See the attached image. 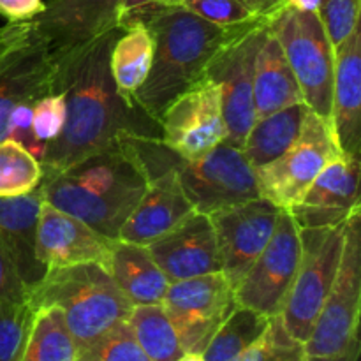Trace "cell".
Segmentation results:
<instances>
[{"label":"cell","mask_w":361,"mask_h":361,"mask_svg":"<svg viewBox=\"0 0 361 361\" xmlns=\"http://www.w3.org/2000/svg\"><path fill=\"white\" fill-rule=\"evenodd\" d=\"M122 28H113L55 63V92L66 97V123L46 145L42 178L56 175L81 159L113 147L122 134L161 137V127L118 94L109 56Z\"/></svg>","instance_id":"6da1fadb"},{"label":"cell","mask_w":361,"mask_h":361,"mask_svg":"<svg viewBox=\"0 0 361 361\" xmlns=\"http://www.w3.org/2000/svg\"><path fill=\"white\" fill-rule=\"evenodd\" d=\"M254 21L221 27L183 6L159 11L145 23L154 39V60L147 80L134 94V104L155 123L161 122L166 108L203 80L219 49Z\"/></svg>","instance_id":"7a4b0ae2"},{"label":"cell","mask_w":361,"mask_h":361,"mask_svg":"<svg viewBox=\"0 0 361 361\" xmlns=\"http://www.w3.org/2000/svg\"><path fill=\"white\" fill-rule=\"evenodd\" d=\"M148 185L129 148L113 147L74 162L63 171L42 178V201L80 219L101 235L118 240L120 228Z\"/></svg>","instance_id":"3957f363"},{"label":"cell","mask_w":361,"mask_h":361,"mask_svg":"<svg viewBox=\"0 0 361 361\" xmlns=\"http://www.w3.org/2000/svg\"><path fill=\"white\" fill-rule=\"evenodd\" d=\"M28 302L35 310L41 307L62 310L78 351L127 321L134 307L108 270L95 263L48 270L30 291Z\"/></svg>","instance_id":"277c9868"},{"label":"cell","mask_w":361,"mask_h":361,"mask_svg":"<svg viewBox=\"0 0 361 361\" xmlns=\"http://www.w3.org/2000/svg\"><path fill=\"white\" fill-rule=\"evenodd\" d=\"M267 20L295 73L307 108L330 120L335 48L319 16L316 13L281 7Z\"/></svg>","instance_id":"5b68a950"},{"label":"cell","mask_w":361,"mask_h":361,"mask_svg":"<svg viewBox=\"0 0 361 361\" xmlns=\"http://www.w3.org/2000/svg\"><path fill=\"white\" fill-rule=\"evenodd\" d=\"M361 208L345 222L337 277L305 342L309 356H337L360 341Z\"/></svg>","instance_id":"8992f818"},{"label":"cell","mask_w":361,"mask_h":361,"mask_svg":"<svg viewBox=\"0 0 361 361\" xmlns=\"http://www.w3.org/2000/svg\"><path fill=\"white\" fill-rule=\"evenodd\" d=\"M345 222L348 221L328 228L300 229L302 256L281 319L289 334L303 344L310 337L324 300L337 277Z\"/></svg>","instance_id":"52a82bcc"},{"label":"cell","mask_w":361,"mask_h":361,"mask_svg":"<svg viewBox=\"0 0 361 361\" xmlns=\"http://www.w3.org/2000/svg\"><path fill=\"white\" fill-rule=\"evenodd\" d=\"M342 152L328 118L309 109L298 140L270 164L256 169L259 197L289 210L321 171Z\"/></svg>","instance_id":"ba28073f"},{"label":"cell","mask_w":361,"mask_h":361,"mask_svg":"<svg viewBox=\"0 0 361 361\" xmlns=\"http://www.w3.org/2000/svg\"><path fill=\"white\" fill-rule=\"evenodd\" d=\"M268 32V20L254 21L219 49L204 76L219 85L226 122V141L242 148L247 133L256 120L254 113V69L256 56Z\"/></svg>","instance_id":"9c48e42d"},{"label":"cell","mask_w":361,"mask_h":361,"mask_svg":"<svg viewBox=\"0 0 361 361\" xmlns=\"http://www.w3.org/2000/svg\"><path fill=\"white\" fill-rule=\"evenodd\" d=\"M176 178L194 212L212 215L231 204L259 197L256 171L242 148L221 143L197 159L178 157Z\"/></svg>","instance_id":"30bf717a"},{"label":"cell","mask_w":361,"mask_h":361,"mask_svg":"<svg viewBox=\"0 0 361 361\" xmlns=\"http://www.w3.org/2000/svg\"><path fill=\"white\" fill-rule=\"evenodd\" d=\"M161 305L183 351L203 355L210 338L236 307L235 288L222 271L173 281Z\"/></svg>","instance_id":"8fae6325"},{"label":"cell","mask_w":361,"mask_h":361,"mask_svg":"<svg viewBox=\"0 0 361 361\" xmlns=\"http://www.w3.org/2000/svg\"><path fill=\"white\" fill-rule=\"evenodd\" d=\"M300 256V228L291 214L282 210L268 245L235 288L236 305L267 317L281 316L298 271Z\"/></svg>","instance_id":"7c38bea8"},{"label":"cell","mask_w":361,"mask_h":361,"mask_svg":"<svg viewBox=\"0 0 361 361\" xmlns=\"http://www.w3.org/2000/svg\"><path fill=\"white\" fill-rule=\"evenodd\" d=\"M159 127L162 143L183 159H197L224 143L228 130L219 85L204 76L166 108Z\"/></svg>","instance_id":"4fadbf2b"},{"label":"cell","mask_w":361,"mask_h":361,"mask_svg":"<svg viewBox=\"0 0 361 361\" xmlns=\"http://www.w3.org/2000/svg\"><path fill=\"white\" fill-rule=\"evenodd\" d=\"M281 212L264 197H254L208 215L214 226L221 271L233 288L268 245Z\"/></svg>","instance_id":"5bb4252c"},{"label":"cell","mask_w":361,"mask_h":361,"mask_svg":"<svg viewBox=\"0 0 361 361\" xmlns=\"http://www.w3.org/2000/svg\"><path fill=\"white\" fill-rule=\"evenodd\" d=\"M120 0H49L30 21L55 63L118 27Z\"/></svg>","instance_id":"9a60e30c"},{"label":"cell","mask_w":361,"mask_h":361,"mask_svg":"<svg viewBox=\"0 0 361 361\" xmlns=\"http://www.w3.org/2000/svg\"><path fill=\"white\" fill-rule=\"evenodd\" d=\"M115 240L101 235L80 219L42 201L37 217L35 254L46 270L101 264L108 267L109 252Z\"/></svg>","instance_id":"2e32d148"},{"label":"cell","mask_w":361,"mask_h":361,"mask_svg":"<svg viewBox=\"0 0 361 361\" xmlns=\"http://www.w3.org/2000/svg\"><path fill=\"white\" fill-rule=\"evenodd\" d=\"M360 208V159L341 154L288 212L305 229L341 224Z\"/></svg>","instance_id":"e0dca14e"},{"label":"cell","mask_w":361,"mask_h":361,"mask_svg":"<svg viewBox=\"0 0 361 361\" xmlns=\"http://www.w3.org/2000/svg\"><path fill=\"white\" fill-rule=\"evenodd\" d=\"M147 249L169 282L221 271L214 226L204 214L194 212Z\"/></svg>","instance_id":"ac0fdd59"},{"label":"cell","mask_w":361,"mask_h":361,"mask_svg":"<svg viewBox=\"0 0 361 361\" xmlns=\"http://www.w3.org/2000/svg\"><path fill=\"white\" fill-rule=\"evenodd\" d=\"M55 62L34 30L0 59V141L6 140L7 120L18 104L55 92Z\"/></svg>","instance_id":"d6986e66"},{"label":"cell","mask_w":361,"mask_h":361,"mask_svg":"<svg viewBox=\"0 0 361 361\" xmlns=\"http://www.w3.org/2000/svg\"><path fill=\"white\" fill-rule=\"evenodd\" d=\"M192 214V204L171 169L148 182L141 200L120 228L118 240L147 247Z\"/></svg>","instance_id":"ffe728a7"},{"label":"cell","mask_w":361,"mask_h":361,"mask_svg":"<svg viewBox=\"0 0 361 361\" xmlns=\"http://www.w3.org/2000/svg\"><path fill=\"white\" fill-rule=\"evenodd\" d=\"M331 127L342 154L361 152V34L360 25L335 48Z\"/></svg>","instance_id":"44dd1931"},{"label":"cell","mask_w":361,"mask_h":361,"mask_svg":"<svg viewBox=\"0 0 361 361\" xmlns=\"http://www.w3.org/2000/svg\"><path fill=\"white\" fill-rule=\"evenodd\" d=\"M42 196L37 189L18 197H0V243L9 254L30 295L44 279L46 268L35 254L37 217Z\"/></svg>","instance_id":"7402d4cb"},{"label":"cell","mask_w":361,"mask_h":361,"mask_svg":"<svg viewBox=\"0 0 361 361\" xmlns=\"http://www.w3.org/2000/svg\"><path fill=\"white\" fill-rule=\"evenodd\" d=\"M106 270L133 305H161L164 300L169 281L145 245L115 240Z\"/></svg>","instance_id":"603a6c76"},{"label":"cell","mask_w":361,"mask_h":361,"mask_svg":"<svg viewBox=\"0 0 361 361\" xmlns=\"http://www.w3.org/2000/svg\"><path fill=\"white\" fill-rule=\"evenodd\" d=\"M303 102L295 73L282 51L281 42L268 25L267 37L256 56L254 69V113L256 118Z\"/></svg>","instance_id":"cb8c5ba5"},{"label":"cell","mask_w":361,"mask_h":361,"mask_svg":"<svg viewBox=\"0 0 361 361\" xmlns=\"http://www.w3.org/2000/svg\"><path fill=\"white\" fill-rule=\"evenodd\" d=\"M307 113L305 102H298L254 120L242 145L243 155L254 171L281 157L298 140Z\"/></svg>","instance_id":"d4e9b609"},{"label":"cell","mask_w":361,"mask_h":361,"mask_svg":"<svg viewBox=\"0 0 361 361\" xmlns=\"http://www.w3.org/2000/svg\"><path fill=\"white\" fill-rule=\"evenodd\" d=\"M152 60L154 39L150 30L145 25H134L122 30L111 48L109 67L116 90L130 104H134V94L150 73Z\"/></svg>","instance_id":"484cf974"},{"label":"cell","mask_w":361,"mask_h":361,"mask_svg":"<svg viewBox=\"0 0 361 361\" xmlns=\"http://www.w3.org/2000/svg\"><path fill=\"white\" fill-rule=\"evenodd\" d=\"M127 324L150 361H178L185 355L162 305H134Z\"/></svg>","instance_id":"4316f807"},{"label":"cell","mask_w":361,"mask_h":361,"mask_svg":"<svg viewBox=\"0 0 361 361\" xmlns=\"http://www.w3.org/2000/svg\"><path fill=\"white\" fill-rule=\"evenodd\" d=\"M78 348L62 310L41 307L35 310L30 335L20 361H76Z\"/></svg>","instance_id":"83f0119b"},{"label":"cell","mask_w":361,"mask_h":361,"mask_svg":"<svg viewBox=\"0 0 361 361\" xmlns=\"http://www.w3.org/2000/svg\"><path fill=\"white\" fill-rule=\"evenodd\" d=\"M268 323L270 317L236 305L210 338L201 356L207 361H231L263 335Z\"/></svg>","instance_id":"f1b7e54d"},{"label":"cell","mask_w":361,"mask_h":361,"mask_svg":"<svg viewBox=\"0 0 361 361\" xmlns=\"http://www.w3.org/2000/svg\"><path fill=\"white\" fill-rule=\"evenodd\" d=\"M41 182V162L16 141L7 137L0 141V197L30 194Z\"/></svg>","instance_id":"f546056e"},{"label":"cell","mask_w":361,"mask_h":361,"mask_svg":"<svg viewBox=\"0 0 361 361\" xmlns=\"http://www.w3.org/2000/svg\"><path fill=\"white\" fill-rule=\"evenodd\" d=\"M305 344L293 337L281 316L270 317L267 330L252 345L231 361H307Z\"/></svg>","instance_id":"4dcf8cb0"},{"label":"cell","mask_w":361,"mask_h":361,"mask_svg":"<svg viewBox=\"0 0 361 361\" xmlns=\"http://www.w3.org/2000/svg\"><path fill=\"white\" fill-rule=\"evenodd\" d=\"M35 309L30 302L0 300V361H20L30 335Z\"/></svg>","instance_id":"1f68e13d"},{"label":"cell","mask_w":361,"mask_h":361,"mask_svg":"<svg viewBox=\"0 0 361 361\" xmlns=\"http://www.w3.org/2000/svg\"><path fill=\"white\" fill-rule=\"evenodd\" d=\"M76 361H150L137 344L127 321L116 324L78 351Z\"/></svg>","instance_id":"d6a6232c"},{"label":"cell","mask_w":361,"mask_h":361,"mask_svg":"<svg viewBox=\"0 0 361 361\" xmlns=\"http://www.w3.org/2000/svg\"><path fill=\"white\" fill-rule=\"evenodd\" d=\"M361 0H321L319 16L334 48L360 25Z\"/></svg>","instance_id":"836d02e7"},{"label":"cell","mask_w":361,"mask_h":361,"mask_svg":"<svg viewBox=\"0 0 361 361\" xmlns=\"http://www.w3.org/2000/svg\"><path fill=\"white\" fill-rule=\"evenodd\" d=\"M66 97L62 92L42 95L32 109V130L42 145H48L60 136L66 123Z\"/></svg>","instance_id":"e575fe53"},{"label":"cell","mask_w":361,"mask_h":361,"mask_svg":"<svg viewBox=\"0 0 361 361\" xmlns=\"http://www.w3.org/2000/svg\"><path fill=\"white\" fill-rule=\"evenodd\" d=\"M187 11L221 27H238L259 20L242 4V0H183Z\"/></svg>","instance_id":"d590c367"},{"label":"cell","mask_w":361,"mask_h":361,"mask_svg":"<svg viewBox=\"0 0 361 361\" xmlns=\"http://www.w3.org/2000/svg\"><path fill=\"white\" fill-rule=\"evenodd\" d=\"M32 109H34V102H21L11 113L9 120H7V130L6 137L20 143L21 147L27 148L39 162L44 157V148L37 137L34 136L32 130Z\"/></svg>","instance_id":"8d00e7d4"},{"label":"cell","mask_w":361,"mask_h":361,"mask_svg":"<svg viewBox=\"0 0 361 361\" xmlns=\"http://www.w3.org/2000/svg\"><path fill=\"white\" fill-rule=\"evenodd\" d=\"M182 4L183 0H120L118 27L126 30L134 25H145L159 11L180 7Z\"/></svg>","instance_id":"74e56055"},{"label":"cell","mask_w":361,"mask_h":361,"mask_svg":"<svg viewBox=\"0 0 361 361\" xmlns=\"http://www.w3.org/2000/svg\"><path fill=\"white\" fill-rule=\"evenodd\" d=\"M0 300L7 302H28V289L21 281L9 254L0 243Z\"/></svg>","instance_id":"f35d334b"},{"label":"cell","mask_w":361,"mask_h":361,"mask_svg":"<svg viewBox=\"0 0 361 361\" xmlns=\"http://www.w3.org/2000/svg\"><path fill=\"white\" fill-rule=\"evenodd\" d=\"M42 9V0H0V16L11 23L32 21Z\"/></svg>","instance_id":"ab89813d"},{"label":"cell","mask_w":361,"mask_h":361,"mask_svg":"<svg viewBox=\"0 0 361 361\" xmlns=\"http://www.w3.org/2000/svg\"><path fill=\"white\" fill-rule=\"evenodd\" d=\"M32 34V25L30 21H21V23H11L0 27V59L6 55L7 51L20 44L21 41Z\"/></svg>","instance_id":"60d3db41"},{"label":"cell","mask_w":361,"mask_h":361,"mask_svg":"<svg viewBox=\"0 0 361 361\" xmlns=\"http://www.w3.org/2000/svg\"><path fill=\"white\" fill-rule=\"evenodd\" d=\"M242 4L257 18H270L281 9V0H242Z\"/></svg>","instance_id":"b9f144b4"},{"label":"cell","mask_w":361,"mask_h":361,"mask_svg":"<svg viewBox=\"0 0 361 361\" xmlns=\"http://www.w3.org/2000/svg\"><path fill=\"white\" fill-rule=\"evenodd\" d=\"M360 351H361V345L358 341V342H355V344H353L348 351L341 353V355H337V356H321V358L319 356H309V360L307 361H358Z\"/></svg>","instance_id":"7bdbcfd3"},{"label":"cell","mask_w":361,"mask_h":361,"mask_svg":"<svg viewBox=\"0 0 361 361\" xmlns=\"http://www.w3.org/2000/svg\"><path fill=\"white\" fill-rule=\"evenodd\" d=\"M321 0H281V7L303 11V13H319Z\"/></svg>","instance_id":"ee69618b"},{"label":"cell","mask_w":361,"mask_h":361,"mask_svg":"<svg viewBox=\"0 0 361 361\" xmlns=\"http://www.w3.org/2000/svg\"><path fill=\"white\" fill-rule=\"evenodd\" d=\"M178 361H207L201 355H196V353H185Z\"/></svg>","instance_id":"f6af8a7d"}]
</instances>
